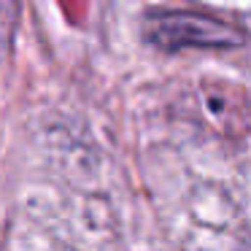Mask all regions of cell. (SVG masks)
Listing matches in <instances>:
<instances>
[{
  "label": "cell",
  "mask_w": 251,
  "mask_h": 251,
  "mask_svg": "<svg viewBox=\"0 0 251 251\" xmlns=\"http://www.w3.org/2000/svg\"><path fill=\"white\" fill-rule=\"evenodd\" d=\"M146 38L159 49H186V46H202V49H224V46H240L243 33L224 19H213L205 14L192 11H157L146 19Z\"/></svg>",
  "instance_id": "6da1fadb"
}]
</instances>
